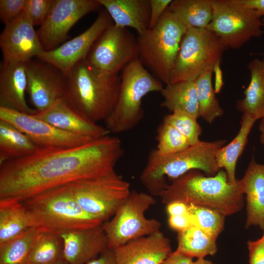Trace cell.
<instances>
[{
  "label": "cell",
  "instance_id": "1",
  "mask_svg": "<svg viewBox=\"0 0 264 264\" xmlns=\"http://www.w3.org/2000/svg\"><path fill=\"white\" fill-rule=\"evenodd\" d=\"M124 154L122 143L110 134L82 145L39 147L28 156L0 165V198L25 200L49 189L114 169Z\"/></svg>",
  "mask_w": 264,
  "mask_h": 264
},
{
  "label": "cell",
  "instance_id": "2",
  "mask_svg": "<svg viewBox=\"0 0 264 264\" xmlns=\"http://www.w3.org/2000/svg\"><path fill=\"white\" fill-rule=\"evenodd\" d=\"M163 204L178 201L211 208L230 216L244 206L239 180L230 183L224 170L213 176H204L199 170L190 171L171 180L160 196Z\"/></svg>",
  "mask_w": 264,
  "mask_h": 264
},
{
  "label": "cell",
  "instance_id": "3",
  "mask_svg": "<svg viewBox=\"0 0 264 264\" xmlns=\"http://www.w3.org/2000/svg\"><path fill=\"white\" fill-rule=\"evenodd\" d=\"M64 97L77 110L97 123L113 110L119 95L121 77L103 71L86 59L65 75Z\"/></svg>",
  "mask_w": 264,
  "mask_h": 264
},
{
  "label": "cell",
  "instance_id": "4",
  "mask_svg": "<svg viewBox=\"0 0 264 264\" xmlns=\"http://www.w3.org/2000/svg\"><path fill=\"white\" fill-rule=\"evenodd\" d=\"M225 143L223 140H199L183 150L170 154H161L156 149H153L140 180L150 194L160 197L168 185L166 177L171 181L193 170L213 176L220 170L216 160V153Z\"/></svg>",
  "mask_w": 264,
  "mask_h": 264
},
{
  "label": "cell",
  "instance_id": "5",
  "mask_svg": "<svg viewBox=\"0 0 264 264\" xmlns=\"http://www.w3.org/2000/svg\"><path fill=\"white\" fill-rule=\"evenodd\" d=\"M35 225L43 231L59 232L100 225L78 203L67 184L58 186L22 201Z\"/></svg>",
  "mask_w": 264,
  "mask_h": 264
},
{
  "label": "cell",
  "instance_id": "6",
  "mask_svg": "<svg viewBox=\"0 0 264 264\" xmlns=\"http://www.w3.org/2000/svg\"><path fill=\"white\" fill-rule=\"evenodd\" d=\"M121 84L116 105L105 120L110 132L120 133L135 128L144 116L142 100L149 93L160 92L163 83L153 75L139 58L121 72Z\"/></svg>",
  "mask_w": 264,
  "mask_h": 264
},
{
  "label": "cell",
  "instance_id": "7",
  "mask_svg": "<svg viewBox=\"0 0 264 264\" xmlns=\"http://www.w3.org/2000/svg\"><path fill=\"white\" fill-rule=\"evenodd\" d=\"M187 27L168 8L156 25L137 37L139 58L155 77L166 85Z\"/></svg>",
  "mask_w": 264,
  "mask_h": 264
},
{
  "label": "cell",
  "instance_id": "8",
  "mask_svg": "<svg viewBox=\"0 0 264 264\" xmlns=\"http://www.w3.org/2000/svg\"><path fill=\"white\" fill-rule=\"evenodd\" d=\"M66 184L82 209L103 222L114 216L131 192L129 182L115 170Z\"/></svg>",
  "mask_w": 264,
  "mask_h": 264
},
{
  "label": "cell",
  "instance_id": "9",
  "mask_svg": "<svg viewBox=\"0 0 264 264\" xmlns=\"http://www.w3.org/2000/svg\"><path fill=\"white\" fill-rule=\"evenodd\" d=\"M227 49L219 38L206 28L188 27L180 43L170 84L195 81L204 71L220 62Z\"/></svg>",
  "mask_w": 264,
  "mask_h": 264
},
{
  "label": "cell",
  "instance_id": "10",
  "mask_svg": "<svg viewBox=\"0 0 264 264\" xmlns=\"http://www.w3.org/2000/svg\"><path fill=\"white\" fill-rule=\"evenodd\" d=\"M155 203L151 194L131 191L114 216L102 224L108 247L113 249L134 239L160 231V222L147 218L145 215Z\"/></svg>",
  "mask_w": 264,
  "mask_h": 264
},
{
  "label": "cell",
  "instance_id": "11",
  "mask_svg": "<svg viewBox=\"0 0 264 264\" xmlns=\"http://www.w3.org/2000/svg\"><path fill=\"white\" fill-rule=\"evenodd\" d=\"M212 19L206 29L228 49H239L252 38L263 34L262 17L235 0H211Z\"/></svg>",
  "mask_w": 264,
  "mask_h": 264
},
{
  "label": "cell",
  "instance_id": "12",
  "mask_svg": "<svg viewBox=\"0 0 264 264\" xmlns=\"http://www.w3.org/2000/svg\"><path fill=\"white\" fill-rule=\"evenodd\" d=\"M138 58L137 37L127 28L113 24L96 40L86 59L98 69L119 74Z\"/></svg>",
  "mask_w": 264,
  "mask_h": 264
},
{
  "label": "cell",
  "instance_id": "13",
  "mask_svg": "<svg viewBox=\"0 0 264 264\" xmlns=\"http://www.w3.org/2000/svg\"><path fill=\"white\" fill-rule=\"evenodd\" d=\"M100 6L97 0H53L48 15L37 31L44 51L60 46L80 19Z\"/></svg>",
  "mask_w": 264,
  "mask_h": 264
},
{
  "label": "cell",
  "instance_id": "14",
  "mask_svg": "<svg viewBox=\"0 0 264 264\" xmlns=\"http://www.w3.org/2000/svg\"><path fill=\"white\" fill-rule=\"evenodd\" d=\"M0 119L14 126L39 147L71 148L93 140L61 130L33 114L2 107Z\"/></svg>",
  "mask_w": 264,
  "mask_h": 264
},
{
  "label": "cell",
  "instance_id": "15",
  "mask_svg": "<svg viewBox=\"0 0 264 264\" xmlns=\"http://www.w3.org/2000/svg\"><path fill=\"white\" fill-rule=\"evenodd\" d=\"M113 24L107 11L102 10L84 32L53 50L44 51L37 58L54 66L65 75L78 62L86 58L96 40Z\"/></svg>",
  "mask_w": 264,
  "mask_h": 264
},
{
  "label": "cell",
  "instance_id": "16",
  "mask_svg": "<svg viewBox=\"0 0 264 264\" xmlns=\"http://www.w3.org/2000/svg\"><path fill=\"white\" fill-rule=\"evenodd\" d=\"M33 59L25 63L26 93L37 112L44 111L64 97L65 77L54 66Z\"/></svg>",
  "mask_w": 264,
  "mask_h": 264
},
{
  "label": "cell",
  "instance_id": "17",
  "mask_svg": "<svg viewBox=\"0 0 264 264\" xmlns=\"http://www.w3.org/2000/svg\"><path fill=\"white\" fill-rule=\"evenodd\" d=\"M3 62L25 63L44 51L38 34L23 11L5 25L0 36Z\"/></svg>",
  "mask_w": 264,
  "mask_h": 264
},
{
  "label": "cell",
  "instance_id": "18",
  "mask_svg": "<svg viewBox=\"0 0 264 264\" xmlns=\"http://www.w3.org/2000/svg\"><path fill=\"white\" fill-rule=\"evenodd\" d=\"M66 132L96 139L107 135L109 131L75 109L64 97L56 101L45 110L33 114Z\"/></svg>",
  "mask_w": 264,
  "mask_h": 264
},
{
  "label": "cell",
  "instance_id": "19",
  "mask_svg": "<svg viewBox=\"0 0 264 264\" xmlns=\"http://www.w3.org/2000/svg\"><path fill=\"white\" fill-rule=\"evenodd\" d=\"M57 233L62 239L64 257L68 264H86L109 248L102 224Z\"/></svg>",
  "mask_w": 264,
  "mask_h": 264
},
{
  "label": "cell",
  "instance_id": "20",
  "mask_svg": "<svg viewBox=\"0 0 264 264\" xmlns=\"http://www.w3.org/2000/svg\"><path fill=\"white\" fill-rule=\"evenodd\" d=\"M113 250L117 264H161L172 252L170 240L160 231Z\"/></svg>",
  "mask_w": 264,
  "mask_h": 264
},
{
  "label": "cell",
  "instance_id": "21",
  "mask_svg": "<svg viewBox=\"0 0 264 264\" xmlns=\"http://www.w3.org/2000/svg\"><path fill=\"white\" fill-rule=\"evenodd\" d=\"M27 77L25 63L2 62L0 68V107L33 114L26 99Z\"/></svg>",
  "mask_w": 264,
  "mask_h": 264
},
{
  "label": "cell",
  "instance_id": "22",
  "mask_svg": "<svg viewBox=\"0 0 264 264\" xmlns=\"http://www.w3.org/2000/svg\"><path fill=\"white\" fill-rule=\"evenodd\" d=\"M239 180L246 202L245 227L264 229V164L250 161L243 177Z\"/></svg>",
  "mask_w": 264,
  "mask_h": 264
},
{
  "label": "cell",
  "instance_id": "23",
  "mask_svg": "<svg viewBox=\"0 0 264 264\" xmlns=\"http://www.w3.org/2000/svg\"><path fill=\"white\" fill-rule=\"evenodd\" d=\"M110 15L114 24L131 27L140 35L149 29L150 21L149 0H97Z\"/></svg>",
  "mask_w": 264,
  "mask_h": 264
},
{
  "label": "cell",
  "instance_id": "24",
  "mask_svg": "<svg viewBox=\"0 0 264 264\" xmlns=\"http://www.w3.org/2000/svg\"><path fill=\"white\" fill-rule=\"evenodd\" d=\"M36 226L23 202L15 198H0V244Z\"/></svg>",
  "mask_w": 264,
  "mask_h": 264
},
{
  "label": "cell",
  "instance_id": "25",
  "mask_svg": "<svg viewBox=\"0 0 264 264\" xmlns=\"http://www.w3.org/2000/svg\"><path fill=\"white\" fill-rule=\"evenodd\" d=\"M247 68L250 82L244 91V97L237 101L236 108L257 120L264 118V59L252 60Z\"/></svg>",
  "mask_w": 264,
  "mask_h": 264
},
{
  "label": "cell",
  "instance_id": "26",
  "mask_svg": "<svg viewBox=\"0 0 264 264\" xmlns=\"http://www.w3.org/2000/svg\"><path fill=\"white\" fill-rule=\"evenodd\" d=\"M163 98L160 106L172 112L180 111L198 118V100L195 81L166 85L160 92Z\"/></svg>",
  "mask_w": 264,
  "mask_h": 264
},
{
  "label": "cell",
  "instance_id": "27",
  "mask_svg": "<svg viewBox=\"0 0 264 264\" xmlns=\"http://www.w3.org/2000/svg\"><path fill=\"white\" fill-rule=\"evenodd\" d=\"M256 120L251 116L242 114L240 130L235 138L226 146L217 152L216 160L219 168H223L228 181L236 183L235 171L237 161L242 155L248 141V135Z\"/></svg>",
  "mask_w": 264,
  "mask_h": 264
},
{
  "label": "cell",
  "instance_id": "28",
  "mask_svg": "<svg viewBox=\"0 0 264 264\" xmlns=\"http://www.w3.org/2000/svg\"><path fill=\"white\" fill-rule=\"evenodd\" d=\"M39 147L14 126L0 119V165L30 155Z\"/></svg>",
  "mask_w": 264,
  "mask_h": 264
},
{
  "label": "cell",
  "instance_id": "29",
  "mask_svg": "<svg viewBox=\"0 0 264 264\" xmlns=\"http://www.w3.org/2000/svg\"><path fill=\"white\" fill-rule=\"evenodd\" d=\"M168 8L187 28L206 29L212 19L211 0H175Z\"/></svg>",
  "mask_w": 264,
  "mask_h": 264
},
{
  "label": "cell",
  "instance_id": "30",
  "mask_svg": "<svg viewBox=\"0 0 264 264\" xmlns=\"http://www.w3.org/2000/svg\"><path fill=\"white\" fill-rule=\"evenodd\" d=\"M177 241L175 251L192 259L204 258L217 251L216 240L194 225L178 232Z\"/></svg>",
  "mask_w": 264,
  "mask_h": 264
},
{
  "label": "cell",
  "instance_id": "31",
  "mask_svg": "<svg viewBox=\"0 0 264 264\" xmlns=\"http://www.w3.org/2000/svg\"><path fill=\"white\" fill-rule=\"evenodd\" d=\"M64 260L63 242L59 234L42 231L35 241L26 264H52Z\"/></svg>",
  "mask_w": 264,
  "mask_h": 264
},
{
  "label": "cell",
  "instance_id": "32",
  "mask_svg": "<svg viewBox=\"0 0 264 264\" xmlns=\"http://www.w3.org/2000/svg\"><path fill=\"white\" fill-rule=\"evenodd\" d=\"M42 231L32 227L0 244V264H26L35 241Z\"/></svg>",
  "mask_w": 264,
  "mask_h": 264
},
{
  "label": "cell",
  "instance_id": "33",
  "mask_svg": "<svg viewBox=\"0 0 264 264\" xmlns=\"http://www.w3.org/2000/svg\"><path fill=\"white\" fill-rule=\"evenodd\" d=\"M213 68L208 69L195 80L198 100V117L212 124L224 113L217 99L212 85Z\"/></svg>",
  "mask_w": 264,
  "mask_h": 264
},
{
  "label": "cell",
  "instance_id": "34",
  "mask_svg": "<svg viewBox=\"0 0 264 264\" xmlns=\"http://www.w3.org/2000/svg\"><path fill=\"white\" fill-rule=\"evenodd\" d=\"M188 207L193 225L216 240L223 230L226 216L207 207L192 204Z\"/></svg>",
  "mask_w": 264,
  "mask_h": 264
},
{
  "label": "cell",
  "instance_id": "35",
  "mask_svg": "<svg viewBox=\"0 0 264 264\" xmlns=\"http://www.w3.org/2000/svg\"><path fill=\"white\" fill-rule=\"evenodd\" d=\"M156 150L161 154H173L190 146L186 138L176 128L164 121L156 132Z\"/></svg>",
  "mask_w": 264,
  "mask_h": 264
},
{
  "label": "cell",
  "instance_id": "36",
  "mask_svg": "<svg viewBox=\"0 0 264 264\" xmlns=\"http://www.w3.org/2000/svg\"><path fill=\"white\" fill-rule=\"evenodd\" d=\"M197 118L187 113L175 111L166 115L163 121L176 128L188 140L190 145L198 143L202 129L197 122Z\"/></svg>",
  "mask_w": 264,
  "mask_h": 264
},
{
  "label": "cell",
  "instance_id": "37",
  "mask_svg": "<svg viewBox=\"0 0 264 264\" xmlns=\"http://www.w3.org/2000/svg\"><path fill=\"white\" fill-rule=\"evenodd\" d=\"M53 0H26L24 12L32 24L41 25L45 20Z\"/></svg>",
  "mask_w": 264,
  "mask_h": 264
},
{
  "label": "cell",
  "instance_id": "38",
  "mask_svg": "<svg viewBox=\"0 0 264 264\" xmlns=\"http://www.w3.org/2000/svg\"><path fill=\"white\" fill-rule=\"evenodd\" d=\"M26 0H0V19L5 25L18 18L24 11Z\"/></svg>",
  "mask_w": 264,
  "mask_h": 264
},
{
  "label": "cell",
  "instance_id": "39",
  "mask_svg": "<svg viewBox=\"0 0 264 264\" xmlns=\"http://www.w3.org/2000/svg\"><path fill=\"white\" fill-rule=\"evenodd\" d=\"M249 264H264V240L262 237L247 242Z\"/></svg>",
  "mask_w": 264,
  "mask_h": 264
},
{
  "label": "cell",
  "instance_id": "40",
  "mask_svg": "<svg viewBox=\"0 0 264 264\" xmlns=\"http://www.w3.org/2000/svg\"><path fill=\"white\" fill-rule=\"evenodd\" d=\"M150 21L149 29L153 28L168 8L172 0H149Z\"/></svg>",
  "mask_w": 264,
  "mask_h": 264
},
{
  "label": "cell",
  "instance_id": "41",
  "mask_svg": "<svg viewBox=\"0 0 264 264\" xmlns=\"http://www.w3.org/2000/svg\"><path fill=\"white\" fill-rule=\"evenodd\" d=\"M168 223L172 229L177 232L193 225L189 214L185 215L169 216Z\"/></svg>",
  "mask_w": 264,
  "mask_h": 264
},
{
  "label": "cell",
  "instance_id": "42",
  "mask_svg": "<svg viewBox=\"0 0 264 264\" xmlns=\"http://www.w3.org/2000/svg\"><path fill=\"white\" fill-rule=\"evenodd\" d=\"M86 264H117L114 250L108 248L97 257Z\"/></svg>",
  "mask_w": 264,
  "mask_h": 264
},
{
  "label": "cell",
  "instance_id": "43",
  "mask_svg": "<svg viewBox=\"0 0 264 264\" xmlns=\"http://www.w3.org/2000/svg\"><path fill=\"white\" fill-rule=\"evenodd\" d=\"M166 211L168 216L189 214L188 205L178 201L172 202L167 204Z\"/></svg>",
  "mask_w": 264,
  "mask_h": 264
},
{
  "label": "cell",
  "instance_id": "44",
  "mask_svg": "<svg viewBox=\"0 0 264 264\" xmlns=\"http://www.w3.org/2000/svg\"><path fill=\"white\" fill-rule=\"evenodd\" d=\"M238 4L256 11L261 17L264 16V0H235Z\"/></svg>",
  "mask_w": 264,
  "mask_h": 264
},
{
  "label": "cell",
  "instance_id": "45",
  "mask_svg": "<svg viewBox=\"0 0 264 264\" xmlns=\"http://www.w3.org/2000/svg\"><path fill=\"white\" fill-rule=\"evenodd\" d=\"M193 259L185 255L172 252L161 264H190Z\"/></svg>",
  "mask_w": 264,
  "mask_h": 264
},
{
  "label": "cell",
  "instance_id": "46",
  "mask_svg": "<svg viewBox=\"0 0 264 264\" xmlns=\"http://www.w3.org/2000/svg\"><path fill=\"white\" fill-rule=\"evenodd\" d=\"M220 62L217 63L213 67V72L215 73V93L220 92L224 84L223 80L222 72L220 67Z\"/></svg>",
  "mask_w": 264,
  "mask_h": 264
},
{
  "label": "cell",
  "instance_id": "47",
  "mask_svg": "<svg viewBox=\"0 0 264 264\" xmlns=\"http://www.w3.org/2000/svg\"><path fill=\"white\" fill-rule=\"evenodd\" d=\"M259 130L261 134L260 136V141L261 144L264 147V118L261 119L259 124Z\"/></svg>",
  "mask_w": 264,
  "mask_h": 264
},
{
  "label": "cell",
  "instance_id": "48",
  "mask_svg": "<svg viewBox=\"0 0 264 264\" xmlns=\"http://www.w3.org/2000/svg\"><path fill=\"white\" fill-rule=\"evenodd\" d=\"M190 264H214V263L208 260L202 259H197L196 261H193Z\"/></svg>",
  "mask_w": 264,
  "mask_h": 264
},
{
  "label": "cell",
  "instance_id": "49",
  "mask_svg": "<svg viewBox=\"0 0 264 264\" xmlns=\"http://www.w3.org/2000/svg\"><path fill=\"white\" fill-rule=\"evenodd\" d=\"M52 264H68L64 260Z\"/></svg>",
  "mask_w": 264,
  "mask_h": 264
},
{
  "label": "cell",
  "instance_id": "50",
  "mask_svg": "<svg viewBox=\"0 0 264 264\" xmlns=\"http://www.w3.org/2000/svg\"><path fill=\"white\" fill-rule=\"evenodd\" d=\"M262 20V22H263V26L264 27V18H263Z\"/></svg>",
  "mask_w": 264,
  "mask_h": 264
},
{
  "label": "cell",
  "instance_id": "51",
  "mask_svg": "<svg viewBox=\"0 0 264 264\" xmlns=\"http://www.w3.org/2000/svg\"><path fill=\"white\" fill-rule=\"evenodd\" d=\"M263 231H264V234H263L262 237H263V239H264V229Z\"/></svg>",
  "mask_w": 264,
  "mask_h": 264
}]
</instances>
